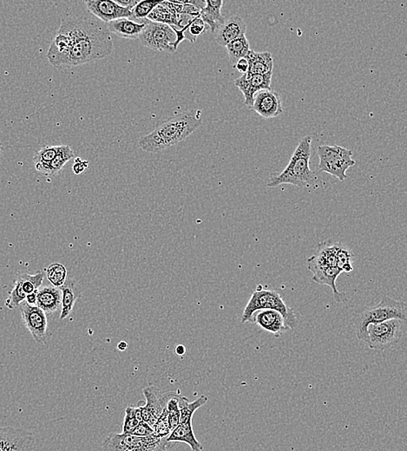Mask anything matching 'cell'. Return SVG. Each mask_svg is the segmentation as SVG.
I'll return each mask as SVG.
<instances>
[{"instance_id":"6da1fadb","label":"cell","mask_w":407,"mask_h":451,"mask_svg":"<svg viewBox=\"0 0 407 451\" xmlns=\"http://www.w3.org/2000/svg\"><path fill=\"white\" fill-rule=\"evenodd\" d=\"M60 29L70 37L72 46L54 66H79L107 58L112 52V33L106 23L92 14L67 16L62 19Z\"/></svg>"},{"instance_id":"7a4b0ae2","label":"cell","mask_w":407,"mask_h":451,"mask_svg":"<svg viewBox=\"0 0 407 451\" xmlns=\"http://www.w3.org/2000/svg\"><path fill=\"white\" fill-rule=\"evenodd\" d=\"M201 114L200 110L188 111L158 123L152 132L141 138V149L158 153L183 142L203 123Z\"/></svg>"},{"instance_id":"3957f363","label":"cell","mask_w":407,"mask_h":451,"mask_svg":"<svg viewBox=\"0 0 407 451\" xmlns=\"http://www.w3.org/2000/svg\"><path fill=\"white\" fill-rule=\"evenodd\" d=\"M312 137L306 136L299 143L290 161L280 174H272L267 186L277 188L282 184H291L299 188L315 187L318 177L310 168Z\"/></svg>"},{"instance_id":"277c9868","label":"cell","mask_w":407,"mask_h":451,"mask_svg":"<svg viewBox=\"0 0 407 451\" xmlns=\"http://www.w3.org/2000/svg\"><path fill=\"white\" fill-rule=\"evenodd\" d=\"M406 303L386 296L378 305L366 308L357 315L355 321L356 335L359 341L366 344L368 328L370 325L379 324L391 319L406 321Z\"/></svg>"},{"instance_id":"5b68a950","label":"cell","mask_w":407,"mask_h":451,"mask_svg":"<svg viewBox=\"0 0 407 451\" xmlns=\"http://www.w3.org/2000/svg\"><path fill=\"white\" fill-rule=\"evenodd\" d=\"M275 310L284 316L286 325L289 330L297 328V318L294 310L288 308L277 291L264 290L259 285L257 290L252 294L241 317V323L250 322L252 314L258 310Z\"/></svg>"},{"instance_id":"8992f818","label":"cell","mask_w":407,"mask_h":451,"mask_svg":"<svg viewBox=\"0 0 407 451\" xmlns=\"http://www.w3.org/2000/svg\"><path fill=\"white\" fill-rule=\"evenodd\" d=\"M166 439L154 435L140 437L131 434L110 433L104 440L103 451H167Z\"/></svg>"},{"instance_id":"52a82bcc","label":"cell","mask_w":407,"mask_h":451,"mask_svg":"<svg viewBox=\"0 0 407 451\" xmlns=\"http://www.w3.org/2000/svg\"><path fill=\"white\" fill-rule=\"evenodd\" d=\"M319 158V170L328 173L341 181L346 179V171L354 167L355 161L353 160L352 150L339 146H321L318 147Z\"/></svg>"},{"instance_id":"ba28073f","label":"cell","mask_w":407,"mask_h":451,"mask_svg":"<svg viewBox=\"0 0 407 451\" xmlns=\"http://www.w3.org/2000/svg\"><path fill=\"white\" fill-rule=\"evenodd\" d=\"M406 331V321L391 319L368 328L366 345L376 351H386L399 344Z\"/></svg>"},{"instance_id":"9c48e42d","label":"cell","mask_w":407,"mask_h":451,"mask_svg":"<svg viewBox=\"0 0 407 451\" xmlns=\"http://www.w3.org/2000/svg\"><path fill=\"white\" fill-rule=\"evenodd\" d=\"M144 28L139 39L143 46L157 52L175 53V43L177 41L176 33L170 26L166 23L150 21L143 19Z\"/></svg>"},{"instance_id":"30bf717a","label":"cell","mask_w":407,"mask_h":451,"mask_svg":"<svg viewBox=\"0 0 407 451\" xmlns=\"http://www.w3.org/2000/svg\"><path fill=\"white\" fill-rule=\"evenodd\" d=\"M36 439L28 430L0 426V451H34Z\"/></svg>"},{"instance_id":"8fae6325","label":"cell","mask_w":407,"mask_h":451,"mask_svg":"<svg viewBox=\"0 0 407 451\" xmlns=\"http://www.w3.org/2000/svg\"><path fill=\"white\" fill-rule=\"evenodd\" d=\"M21 312L23 324L31 332L32 338L36 342L43 344L47 339V328L48 322L46 312L37 305H30L23 301L19 305Z\"/></svg>"},{"instance_id":"7c38bea8","label":"cell","mask_w":407,"mask_h":451,"mask_svg":"<svg viewBox=\"0 0 407 451\" xmlns=\"http://www.w3.org/2000/svg\"><path fill=\"white\" fill-rule=\"evenodd\" d=\"M85 4L90 14L106 23L116 19L131 18L130 10L121 8L110 0H87Z\"/></svg>"},{"instance_id":"4fadbf2b","label":"cell","mask_w":407,"mask_h":451,"mask_svg":"<svg viewBox=\"0 0 407 451\" xmlns=\"http://www.w3.org/2000/svg\"><path fill=\"white\" fill-rule=\"evenodd\" d=\"M272 76H273V72L264 74V75H254L250 77H248L246 74H244L235 81V86L238 87V89L244 94L245 106L251 109L253 106L255 94L261 90H271Z\"/></svg>"},{"instance_id":"5bb4252c","label":"cell","mask_w":407,"mask_h":451,"mask_svg":"<svg viewBox=\"0 0 407 451\" xmlns=\"http://www.w3.org/2000/svg\"><path fill=\"white\" fill-rule=\"evenodd\" d=\"M251 109L267 119H275L284 112L280 95L272 90H264L255 94Z\"/></svg>"},{"instance_id":"9a60e30c","label":"cell","mask_w":407,"mask_h":451,"mask_svg":"<svg viewBox=\"0 0 407 451\" xmlns=\"http://www.w3.org/2000/svg\"><path fill=\"white\" fill-rule=\"evenodd\" d=\"M250 322L277 337H280L289 330L284 316L275 310H258L252 314Z\"/></svg>"},{"instance_id":"2e32d148","label":"cell","mask_w":407,"mask_h":451,"mask_svg":"<svg viewBox=\"0 0 407 451\" xmlns=\"http://www.w3.org/2000/svg\"><path fill=\"white\" fill-rule=\"evenodd\" d=\"M248 26L240 16L234 15L225 20L217 32V43L221 46H226L235 39L246 34Z\"/></svg>"},{"instance_id":"e0dca14e","label":"cell","mask_w":407,"mask_h":451,"mask_svg":"<svg viewBox=\"0 0 407 451\" xmlns=\"http://www.w3.org/2000/svg\"><path fill=\"white\" fill-rule=\"evenodd\" d=\"M143 392L146 399V405H140L139 403L143 422L153 427L163 410L160 403V397H158L159 390L156 386L150 385L144 388Z\"/></svg>"},{"instance_id":"ac0fdd59","label":"cell","mask_w":407,"mask_h":451,"mask_svg":"<svg viewBox=\"0 0 407 451\" xmlns=\"http://www.w3.org/2000/svg\"><path fill=\"white\" fill-rule=\"evenodd\" d=\"M308 269L314 274L312 281L319 284L329 285L332 289L336 301H344L345 294L339 292L335 285L336 279L342 272L341 269L337 267H308Z\"/></svg>"},{"instance_id":"d6986e66","label":"cell","mask_w":407,"mask_h":451,"mask_svg":"<svg viewBox=\"0 0 407 451\" xmlns=\"http://www.w3.org/2000/svg\"><path fill=\"white\" fill-rule=\"evenodd\" d=\"M166 441L169 443H186L192 451L204 450V446L195 435L192 422L179 423V425L166 437Z\"/></svg>"},{"instance_id":"ffe728a7","label":"cell","mask_w":407,"mask_h":451,"mask_svg":"<svg viewBox=\"0 0 407 451\" xmlns=\"http://www.w3.org/2000/svg\"><path fill=\"white\" fill-rule=\"evenodd\" d=\"M246 59L250 66L246 74L248 77L273 72L274 60L271 53L255 52V50H250L246 56Z\"/></svg>"},{"instance_id":"44dd1931","label":"cell","mask_w":407,"mask_h":451,"mask_svg":"<svg viewBox=\"0 0 407 451\" xmlns=\"http://www.w3.org/2000/svg\"><path fill=\"white\" fill-rule=\"evenodd\" d=\"M108 30L121 38L137 39L144 28V23H137L134 20L124 18L113 20L107 23Z\"/></svg>"},{"instance_id":"7402d4cb","label":"cell","mask_w":407,"mask_h":451,"mask_svg":"<svg viewBox=\"0 0 407 451\" xmlns=\"http://www.w3.org/2000/svg\"><path fill=\"white\" fill-rule=\"evenodd\" d=\"M62 294L55 287L40 288L37 294V304L46 314H53L61 306Z\"/></svg>"},{"instance_id":"603a6c76","label":"cell","mask_w":407,"mask_h":451,"mask_svg":"<svg viewBox=\"0 0 407 451\" xmlns=\"http://www.w3.org/2000/svg\"><path fill=\"white\" fill-rule=\"evenodd\" d=\"M61 291V314L59 319L63 321L72 314L77 299L81 297V292L77 282L72 279H67L66 283L59 288Z\"/></svg>"},{"instance_id":"cb8c5ba5","label":"cell","mask_w":407,"mask_h":451,"mask_svg":"<svg viewBox=\"0 0 407 451\" xmlns=\"http://www.w3.org/2000/svg\"><path fill=\"white\" fill-rule=\"evenodd\" d=\"M223 0H206V6L200 12V18L206 23L211 32L215 33L217 32L219 27L223 25L225 19L221 15V10L223 8Z\"/></svg>"},{"instance_id":"d4e9b609","label":"cell","mask_w":407,"mask_h":451,"mask_svg":"<svg viewBox=\"0 0 407 451\" xmlns=\"http://www.w3.org/2000/svg\"><path fill=\"white\" fill-rule=\"evenodd\" d=\"M74 152L69 146H59V152L47 166L40 168L39 172L47 177H55L63 170L70 160L73 159Z\"/></svg>"},{"instance_id":"484cf974","label":"cell","mask_w":407,"mask_h":451,"mask_svg":"<svg viewBox=\"0 0 407 451\" xmlns=\"http://www.w3.org/2000/svg\"><path fill=\"white\" fill-rule=\"evenodd\" d=\"M225 47H226L231 65L233 66L239 60L246 58L248 52L251 50L250 42L245 35L235 39Z\"/></svg>"},{"instance_id":"4316f807","label":"cell","mask_w":407,"mask_h":451,"mask_svg":"<svg viewBox=\"0 0 407 451\" xmlns=\"http://www.w3.org/2000/svg\"><path fill=\"white\" fill-rule=\"evenodd\" d=\"M46 271L47 279L53 287L59 288L66 283L68 272L65 265L60 263L50 264Z\"/></svg>"},{"instance_id":"83f0119b","label":"cell","mask_w":407,"mask_h":451,"mask_svg":"<svg viewBox=\"0 0 407 451\" xmlns=\"http://www.w3.org/2000/svg\"><path fill=\"white\" fill-rule=\"evenodd\" d=\"M17 278L21 282L23 291L27 295L38 292L39 289L41 288L43 281V272H39L38 274L34 275L19 274Z\"/></svg>"},{"instance_id":"f1b7e54d","label":"cell","mask_w":407,"mask_h":451,"mask_svg":"<svg viewBox=\"0 0 407 451\" xmlns=\"http://www.w3.org/2000/svg\"><path fill=\"white\" fill-rule=\"evenodd\" d=\"M143 422L142 414L139 407L129 406L126 410L124 417L123 434H131L136 429V427Z\"/></svg>"},{"instance_id":"f546056e","label":"cell","mask_w":407,"mask_h":451,"mask_svg":"<svg viewBox=\"0 0 407 451\" xmlns=\"http://www.w3.org/2000/svg\"><path fill=\"white\" fill-rule=\"evenodd\" d=\"M208 29V27L206 23L203 21V19L200 17H197V18L194 19L192 21H190L186 26L183 27L184 39L191 43H194Z\"/></svg>"},{"instance_id":"4dcf8cb0","label":"cell","mask_w":407,"mask_h":451,"mask_svg":"<svg viewBox=\"0 0 407 451\" xmlns=\"http://www.w3.org/2000/svg\"><path fill=\"white\" fill-rule=\"evenodd\" d=\"M208 398L206 396H201L194 402H188L181 408L180 423L192 422L195 412L201 407L206 405Z\"/></svg>"},{"instance_id":"1f68e13d","label":"cell","mask_w":407,"mask_h":451,"mask_svg":"<svg viewBox=\"0 0 407 451\" xmlns=\"http://www.w3.org/2000/svg\"><path fill=\"white\" fill-rule=\"evenodd\" d=\"M59 146H46L39 150L33 157L37 170L40 168L47 166L59 152Z\"/></svg>"},{"instance_id":"d6a6232c","label":"cell","mask_w":407,"mask_h":451,"mask_svg":"<svg viewBox=\"0 0 407 451\" xmlns=\"http://www.w3.org/2000/svg\"><path fill=\"white\" fill-rule=\"evenodd\" d=\"M26 298V294L23 291L21 282L17 278L12 290L10 292L9 297L5 302L6 306L10 310L14 309L25 301Z\"/></svg>"},{"instance_id":"836d02e7","label":"cell","mask_w":407,"mask_h":451,"mask_svg":"<svg viewBox=\"0 0 407 451\" xmlns=\"http://www.w3.org/2000/svg\"><path fill=\"white\" fill-rule=\"evenodd\" d=\"M160 1H139L135 8L131 10V18L136 19H146L151 12L160 4Z\"/></svg>"},{"instance_id":"e575fe53","label":"cell","mask_w":407,"mask_h":451,"mask_svg":"<svg viewBox=\"0 0 407 451\" xmlns=\"http://www.w3.org/2000/svg\"><path fill=\"white\" fill-rule=\"evenodd\" d=\"M153 430L154 436L159 437V439H166V437L170 435L171 430L166 408L163 409L159 419H157L156 423L153 425Z\"/></svg>"},{"instance_id":"d590c367","label":"cell","mask_w":407,"mask_h":451,"mask_svg":"<svg viewBox=\"0 0 407 451\" xmlns=\"http://www.w3.org/2000/svg\"><path fill=\"white\" fill-rule=\"evenodd\" d=\"M131 435L140 437L152 436L154 435L153 427L148 425L146 423L141 422L139 425L136 427V429L134 430V432L131 433Z\"/></svg>"},{"instance_id":"8d00e7d4","label":"cell","mask_w":407,"mask_h":451,"mask_svg":"<svg viewBox=\"0 0 407 451\" xmlns=\"http://www.w3.org/2000/svg\"><path fill=\"white\" fill-rule=\"evenodd\" d=\"M89 161L86 160L81 159L80 157H77L75 159V163H74L72 167L73 173L75 174H81L85 172V171L88 168Z\"/></svg>"},{"instance_id":"74e56055","label":"cell","mask_w":407,"mask_h":451,"mask_svg":"<svg viewBox=\"0 0 407 451\" xmlns=\"http://www.w3.org/2000/svg\"><path fill=\"white\" fill-rule=\"evenodd\" d=\"M117 5L121 6V8H126L128 10H132L135 6L139 4V0H116L114 1Z\"/></svg>"},{"instance_id":"f35d334b","label":"cell","mask_w":407,"mask_h":451,"mask_svg":"<svg viewBox=\"0 0 407 451\" xmlns=\"http://www.w3.org/2000/svg\"><path fill=\"white\" fill-rule=\"evenodd\" d=\"M248 62L246 58L241 59L239 60V61L235 63V68L238 70L239 72H241L242 74H247L248 70Z\"/></svg>"},{"instance_id":"ab89813d","label":"cell","mask_w":407,"mask_h":451,"mask_svg":"<svg viewBox=\"0 0 407 451\" xmlns=\"http://www.w3.org/2000/svg\"><path fill=\"white\" fill-rule=\"evenodd\" d=\"M37 294L38 292H32V294H27L26 302L30 305H36L37 304Z\"/></svg>"},{"instance_id":"60d3db41","label":"cell","mask_w":407,"mask_h":451,"mask_svg":"<svg viewBox=\"0 0 407 451\" xmlns=\"http://www.w3.org/2000/svg\"><path fill=\"white\" fill-rule=\"evenodd\" d=\"M175 352L177 356H184L186 353V348L183 345H178L176 348H175Z\"/></svg>"},{"instance_id":"b9f144b4","label":"cell","mask_w":407,"mask_h":451,"mask_svg":"<svg viewBox=\"0 0 407 451\" xmlns=\"http://www.w3.org/2000/svg\"><path fill=\"white\" fill-rule=\"evenodd\" d=\"M128 348V344L126 341H121L119 345H117V349L121 352H124Z\"/></svg>"},{"instance_id":"7bdbcfd3","label":"cell","mask_w":407,"mask_h":451,"mask_svg":"<svg viewBox=\"0 0 407 451\" xmlns=\"http://www.w3.org/2000/svg\"><path fill=\"white\" fill-rule=\"evenodd\" d=\"M2 150H3V148L1 146V144H0V154H1V153H2Z\"/></svg>"}]
</instances>
